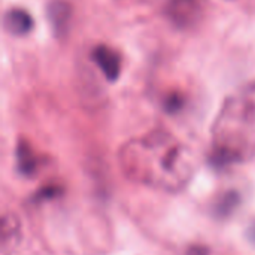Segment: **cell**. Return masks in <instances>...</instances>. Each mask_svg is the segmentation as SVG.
I'll return each instance as SVG.
<instances>
[{"label":"cell","instance_id":"1","mask_svg":"<svg viewBox=\"0 0 255 255\" xmlns=\"http://www.w3.org/2000/svg\"><path fill=\"white\" fill-rule=\"evenodd\" d=\"M120 160L131 179L170 191L185 187L194 172L191 151L166 131L130 140L123 146Z\"/></svg>","mask_w":255,"mask_h":255},{"label":"cell","instance_id":"5","mask_svg":"<svg viewBox=\"0 0 255 255\" xmlns=\"http://www.w3.org/2000/svg\"><path fill=\"white\" fill-rule=\"evenodd\" d=\"M46 16L51 24L52 33L57 37H64L70 28L72 7L64 0H52L46 7Z\"/></svg>","mask_w":255,"mask_h":255},{"label":"cell","instance_id":"6","mask_svg":"<svg viewBox=\"0 0 255 255\" xmlns=\"http://www.w3.org/2000/svg\"><path fill=\"white\" fill-rule=\"evenodd\" d=\"M33 18L31 15L19 7H12L9 10H6L4 16H3V27L6 30V33H9L10 36L15 37H21L25 36L31 31L33 28Z\"/></svg>","mask_w":255,"mask_h":255},{"label":"cell","instance_id":"2","mask_svg":"<svg viewBox=\"0 0 255 255\" xmlns=\"http://www.w3.org/2000/svg\"><path fill=\"white\" fill-rule=\"evenodd\" d=\"M255 151V81L226 99L214 123L212 161L217 166L242 161Z\"/></svg>","mask_w":255,"mask_h":255},{"label":"cell","instance_id":"3","mask_svg":"<svg viewBox=\"0 0 255 255\" xmlns=\"http://www.w3.org/2000/svg\"><path fill=\"white\" fill-rule=\"evenodd\" d=\"M91 57L108 81L115 82L120 78L121 58H120V54L114 48L106 46V45H97L93 49Z\"/></svg>","mask_w":255,"mask_h":255},{"label":"cell","instance_id":"7","mask_svg":"<svg viewBox=\"0 0 255 255\" xmlns=\"http://www.w3.org/2000/svg\"><path fill=\"white\" fill-rule=\"evenodd\" d=\"M19 233V227H18V220L15 217L10 218H4L3 220V226H1V250L3 255L6 254L7 247L15 245V236H18Z\"/></svg>","mask_w":255,"mask_h":255},{"label":"cell","instance_id":"4","mask_svg":"<svg viewBox=\"0 0 255 255\" xmlns=\"http://www.w3.org/2000/svg\"><path fill=\"white\" fill-rule=\"evenodd\" d=\"M202 13L200 3L197 0H172L167 7V15L178 27L193 25Z\"/></svg>","mask_w":255,"mask_h":255},{"label":"cell","instance_id":"8","mask_svg":"<svg viewBox=\"0 0 255 255\" xmlns=\"http://www.w3.org/2000/svg\"><path fill=\"white\" fill-rule=\"evenodd\" d=\"M16 160H18V167L22 175H31L36 170V160H34L30 148L25 143H21L18 146Z\"/></svg>","mask_w":255,"mask_h":255}]
</instances>
